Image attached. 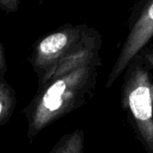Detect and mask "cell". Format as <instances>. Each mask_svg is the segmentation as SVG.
Here are the masks:
<instances>
[{"mask_svg":"<svg viewBox=\"0 0 153 153\" xmlns=\"http://www.w3.org/2000/svg\"><path fill=\"white\" fill-rule=\"evenodd\" d=\"M94 29L84 24H67L33 44L29 62L37 75L38 87L51 76L63 74L85 60Z\"/></svg>","mask_w":153,"mask_h":153,"instance_id":"obj_2","label":"cell"},{"mask_svg":"<svg viewBox=\"0 0 153 153\" xmlns=\"http://www.w3.org/2000/svg\"><path fill=\"white\" fill-rule=\"evenodd\" d=\"M17 104L14 88L0 75V126L6 124L12 117Z\"/></svg>","mask_w":153,"mask_h":153,"instance_id":"obj_5","label":"cell"},{"mask_svg":"<svg viewBox=\"0 0 153 153\" xmlns=\"http://www.w3.org/2000/svg\"><path fill=\"white\" fill-rule=\"evenodd\" d=\"M7 71V59L5 55V50L2 42H0V75L5 76Z\"/></svg>","mask_w":153,"mask_h":153,"instance_id":"obj_8","label":"cell"},{"mask_svg":"<svg viewBox=\"0 0 153 153\" xmlns=\"http://www.w3.org/2000/svg\"><path fill=\"white\" fill-rule=\"evenodd\" d=\"M50 153H84V131L75 130L63 135Z\"/></svg>","mask_w":153,"mask_h":153,"instance_id":"obj_6","label":"cell"},{"mask_svg":"<svg viewBox=\"0 0 153 153\" xmlns=\"http://www.w3.org/2000/svg\"><path fill=\"white\" fill-rule=\"evenodd\" d=\"M100 63L98 56L38 87L35 96L23 110L30 140L54 122L88 103L95 93Z\"/></svg>","mask_w":153,"mask_h":153,"instance_id":"obj_1","label":"cell"},{"mask_svg":"<svg viewBox=\"0 0 153 153\" xmlns=\"http://www.w3.org/2000/svg\"><path fill=\"white\" fill-rule=\"evenodd\" d=\"M144 59L150 66L153 67V49L144 53Z\"/></svg>","mask_w":153,"mask_h":153,"instance_id":"obj_9","label":"cell"},{"mask_svg":"<svg viewBox=\"0 0 153 153\" xmlns=\"http://www.w3.org/2000/svg\"><path fill=\"white\" fill-rule=\"evenodd\" d=\"M128 25L127 37L108 76L106 88H111L153 36V0H137L131 10Z\"/></svg>","mask_w":153,"mask_h":153,"instance_id":"obj_4","label":"cell"},{"mask_svg":"<svg viewBox=\"0 0 153 153\" xmlns=\"http://www.w3.org/2000/svg\"><path fill=\"white\" fill-rule=\"evenodd\" d=\"M123 104L131 113L146 149L153 153V84L143 68L135 66L130 70L123 86Z\"/></svg>","mask_w":153,"mask_h":153,"instance_id":"obj_3","label":"cell"},{"mask_svg":"<svg viewBox=\"0 0 153 153\" xmlns=\"http://www.w3.org/2000/svg\"><path fill=\"white\" fill-rule=\"evenodd\" d=\"M0 9L7 14L16 13L19 9V0H0Z\"/></svg>","mask_w":153,"mask_h":153,"instance_id":"obj_7","label":"cell"}]
</instances>
